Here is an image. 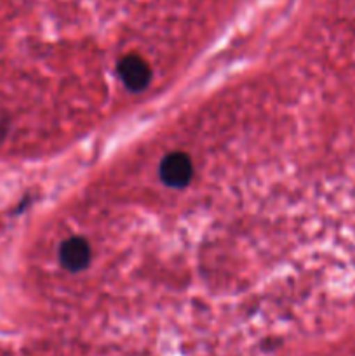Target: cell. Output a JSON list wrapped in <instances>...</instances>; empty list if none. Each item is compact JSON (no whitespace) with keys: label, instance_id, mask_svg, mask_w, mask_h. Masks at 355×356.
Instances as JSON below:
<instances>
[{"label":"cell","instance_id":"6da1fadb","mask_svg":"<svg viewBox=\"0 0 355 356\" xmlns=\"http://www.w3.org/2000/svg\"><path fill=\"white\" fill-rule=\"evenodd\" d=\"M160 179L169 188H184L194 177V165L187 153L173 152L160 163Z\"/></svg>","mask_w":355,"mask_h":356},{"label":"cell","instance_id":"7a4b0ae2","mask_svg":"<svg viewBox=\"0 0 355 356\" xmlns=\"http://www.w3.org/2000/svg\"><path fill=\"white\" fill-rule=\"evenodd\" d=\"M118 75H120L122 82L132 92H139L148 86L150 79H152V70H150L148 63L138 54H127L118 61Z\"/></svg>","mask_w":355,"mask_h":356},{"label":"cell","instance_id":"3957f363","mask_svg":"<svg viewBox=\"0 0 355 356\" xmlns=\"http://www.w3.org/2000/svg\"><path fill=\"white\" fill-rule=\"evenodd\" d=\"M59 263L72 273L84 271L90 263L89 243L80 236H72V238L65 240L59 249Z\"/></svg>","mask_w":355,"mask_h":356}]
</instances>
